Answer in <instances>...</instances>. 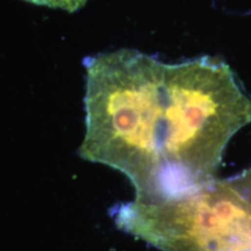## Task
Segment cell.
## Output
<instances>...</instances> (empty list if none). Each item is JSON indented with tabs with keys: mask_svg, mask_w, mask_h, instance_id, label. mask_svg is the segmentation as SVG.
<instances>
[{
	"mask_svg": "<svg viewBox=\"0 0 251 251\" xmlns=\"http://www.w3.org/2000/svg\"><path fill=\"white\" fill-rule=\"evenodd\" d=\"M79 156L124 174L135 199L178 196L215 179L225 150L251 124V98L221 58L165 63L134 49L84 59Z\"/></svg>",
	"mask_w": 251,
	"mask_h": 251,
	"instance_id": "obj_1",
	"label": "cell"
},
{
	"mask_svg": "<svg viewBox=\"0 0 251 251\" xmlns=\"http://www.w3.org/2000/svg\"><path fill=\"white\" fill-rule=\"evenodd\" d=\"M111 213L119 229L162 251H251V207L229 179Z\"/></svg>",
	"mask_w": 251,
	"mask_h": 251,
	"instance_id": "obj_2",
	"label": "cell"
},
{
	"mask_svg": "<svg viewBox=\"0 0 251 251\" xmlns=\"http://www.w3.org/2000/svg\"><path fill=\"white\" fill-rule=\"evenodd\" d=\"M24 1L30 2L40 6H47L51 8L64 9L68 12H76L86 4L87 0H24Z\"/></svg>",
	"mask_w": 251,
	"mask_h": 251,
	"instance_id": "obj_3",
	"label": "cell"
},
{
	"mask_svg": "<svg viewBox=\"0 0 251 251\" xmlns=\"http://www.w3.org/2000/svg\"><path fill=\"white\" fill-rule=\"evenodd\" d=\"M251 207V168L234 179H229Z\"/></svg>",
	"mask_w": 251,
	"mask_h": 251,
	"instance_id": "obj_4",
	"label": "cell"
}]
</instances>
